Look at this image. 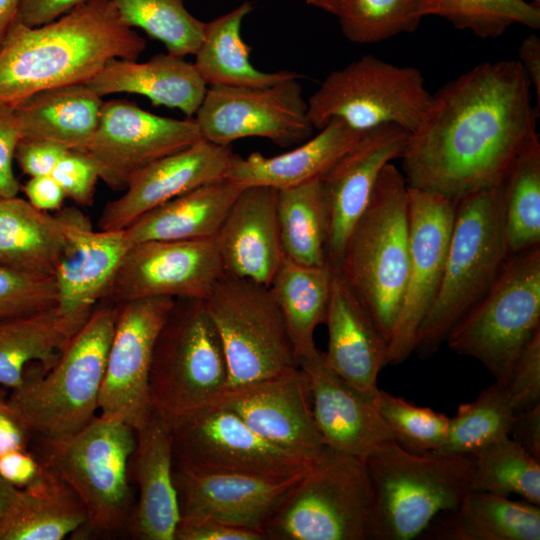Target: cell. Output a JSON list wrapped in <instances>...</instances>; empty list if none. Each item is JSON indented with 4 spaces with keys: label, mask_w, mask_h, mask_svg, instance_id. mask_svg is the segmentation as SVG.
<instances>
[{
    "label": "cell",
    "mask_w": 540,
    "mask_h": 540,
    "mask_svg": "<svg viewBox=\"0 0 540 540\" xmlns=\"http://www.w3.org/2000/svg\"><path fill=\"white\" fill-rule=\"evenodd\" d=\"M298 79L261 88L208 86L194 118L201 137L224 146L247 137L284 148L301 144L314 127Z\"/></svg>",
    "instance_id": "cell-14"
},
{
    "label": "cell",
    "mask_w": 540,
    "mask_h": 540,
    "mask_svg": "<svg viewBox=\"0 0 540 540\" xmlns=\"http://www.w3.org/2000/svg\"><path fill=\"white\" fill-rule=\"evenodd\" d=\"M510 437L540 459V404L515 413Z\"/></svg>",
    "instance_id": "cell-55"
},
{
    "label": "cell",
    "mask_w": 540,
    "mask_h": 540,
    "mask_svg": "<svg viewBox=\"0 0 540 540\" xmlns=\"http://www.w3.org/2000/svg\"><path fill=\"white\" fill-rule=\"evenodd\" d=\"M244 188L228 178L205 184L146 212L124 230L130 246L147 241L213 238Z\"/></svg>",
    "instance_id": "cell-30"
},
{
    "label": "cell",
    "mask_w": 540,
    "mask_h": 540,
    "mask_svg": "<svg viewBox=\"0 0 540 540\" xmlns=\"http://www.w3.org/2000/svg\"><path fill=\"white\" fill-rule=\"evenodd\" d=\"M508 257L501 183L458 200L442 281L420 326L414 352L424 358L439 349L488 291Z\"/></svg>",
    "instance_id": "cell-5"
},
{
    "label": "cell",
    "mask_w": 540,
    "mask_h": 540,
    "mask_svg": "<svg viewBox=\"0 0 540 540\" xmlns=\"http://www.w3.org/2000/svg\"><path fill=\"white\" fill-rule=\"evenodd\" d=\"M51 176L58 182L66 197L79 205L93 203L99 169L86 152L67 150L55 166Z\"/></svg>",
    "instance_id": "cell-48"
},
{
    "label": "cell",
    "mask_w": 540,
    "mask_h": 540,
    "mask_svg": "<svg viewBox=\"0 0 540 540\" xmlns=\"http://www.w3.org/2000/svg\"><path fill=\"white\" fill-rule=\"evenodd\" d=\"M432 100L421 72L364 55L332 71L307 100L314 129L340 119L359 131L394 124L409 134L420 124Z\"/></svg>",
    "instance_id": "cell-11"
},
{
    "label": "cell",
    "mask_w": 540,
    "mask_h": 540,
    "mask_svg": "<svg viewBox=\"0 0 540 540\" xmlns=\"http://www.w3.org/2000/svg\"><path fill=\"white\" fill-rule=\"evenodd\" d=\"M58 213L65 246L53 275L56 305L65 314L88 317L104 298L130 245L124 230H94L77 208Z\"/></svg>",
    "instance_id": "cell-24"
},
{
    "label": "cell",
    "mask_w": 540,
    "mask_h": 540,
    "mask_svg": "<svg viewBox=\"0 0 540 540\" xmlns=\"http://www.w3.org/2000/svg\"><path fill=\"white\" fill-rule=\"evenodd\" d=\"M40 440V462L83 502L89 529L112 533L128 525L132 514L128 466L136 447L135 429L101 414L76 433Z\"/></svg>",
    "instance_id": "cell-9"
},
{
    "label": "cell",
    "mask_w": 540,
    "mask_h": 540,
    "mask_svg": "<svg viewBox=\"0 0 540 540\" xmlns=\"http://www.w3.org/2000/svg\"><path fill=\"white\" fill-rule=\"evenodd\" d=\"M540 505L468 490L437 535L454 540H539Z\"/></svg>",
    "instance_id": "cell-36"
},
{
    "label": "cell",
    "mask_w": 540,
    "mask_h": 540,
    "mask_svg": "<svg viewBox=\"0 0 540 540\" xmlns=\"http://www.w3.org/2000/svg\"><path fill=\"white\" fill-rule=\"evenodd\" d=\"M277 219L285 258L305 266L328 265V221L320 178L277 190Z\"/></svg>",
    "instance_id": "cell-38"
},
{
    "label": "cell",
    "mask_w": 540,
    "mask_h": 540,
    "mask_svg": "<svg viewBox=\"0 0 540 540\" xmlns=\"http://www.w3.org/2000/svg\"><path fill=\"white\" fill-rule=\"evenodd\" d=\"M100 302L46 374L12 390L7 402L29 433L63 437L95 417L117 315L116 303Z\"/></svg>",
    "instance_id": "cell-4"
},
{
    "label": "cell",
    "mask_w": 540,
    "mask_h": 540,
    "mask_svg": "<svg viewBox=\"0 0 540 540\" xmlns=\"http://www.w3.org/2000/svg\"><path fill=\"white\" fill-rule=\"evenodd\" d=\"M135 432L136 447L132 458L139 498L128 527L136 539L175 540L180 508L173 477L170 427L152 413Z\"/></svg>",
    "instance_id": "cell-27"
},
{
    "label": "cell",
    "mask_w": 540,
    "mask_h": 540,
    "mask_svg": "<svg viewBox=\"0 0 540 540\" xmlns=\"http://www.w3.org/2000/svg\"><path fill=\"white\" fill-rule=\"evenodd\" d=\"M169 427L174 466L192 471L287 477L314 462L267 441L219 405L189 412Z\"/></svg>",
    "instance_id": "cell-13"
},
{
    "label": "cell",
    "mask_w": 540,
    "mask_h": 540,
    "mask_svg": "<svg viewBox=\"0 0 540 540\" xmlns=\"http://www.w3.org/2000/svg\"><path fill=\"white\" fill-rule=\"evenodd\" d=\"M311 392L315 425L329 449L366 460L394 442V436L367 396L339 377L315 349L298 358Z\"/></svg>",
    "instance_id": "cell-23"
},
{
    "label": "cell",
    "mask_w": 540,
    "mask_h": 540,
    "mask_svg": "<svg viewBox=\"0 0 540 540\" xmlns=\"http://www.w3.org/2000/svg\"><path fill=\"white\" fill-rule=\"evenodd\" d=\"M21 135L13 108L0 106V198L17 196L20 184L13 171Z\"/></svg>",
    "instance_id": "cell-49"
},
{
    "label": "cell",
    "mask_w": 540,
    "mask_h": 540,
    "mask_svg": "<svg viewBox=\"0 0 540 540\" xmlns=\"http://www.w3.org/2000/svg\"><path fill=\"white\" fill-rule=\"evenodd\" d=\"M23 191L26 200L44 212L60 210L66 197L61 186L51 175L30 177Z\"/></svg>",
    "instance_id": "cell-54"
},
{
    "label": "cell",
    "mask_w": 540,
    "mask_h": 540,
    "mask_svg": "<svg viewBox=\"0 0 540 540\" xmlns=\"http://www.w3.org/2000/svg\"><path fill=\"white\" fill-rule=\"evenodd\" d=\"M146 40L111 0H86L36 27L16 23L0 47V106L14 108L42 90L88 83L114 58L137 60Z\"/></svg>",
    "instance_id": "cell-2"
},
{
    "label": "cell",
    "mask_w": 540,
    "mask_h": 540,
    "mask_svg": "<svg viewBox=\"0 0 540 540\" xmlns=\"http://www.w3.org/2000/svg\"><path fill=\"white\" fill-rule=\"evenodd\" d=\"M309 6L321 9L327 13L336 15L342 0H304Z\"/></svg>",
    "instance_id": "cell-60"
},
{
    "label": "cell",
    "mask_w": 540,
    "mask_h": 540,
    "mask_svg": "<svg viewBox=\"0 0 540 540\" xmlns=\"http://www.w3.org/2000/svg\"><path fill=\"white\" fill-rule=\"evenodd\" d=\"M429 15L469 30L480 38H498L520 24L540 28V7L526 0H427Z\"/></svg>",
    "instance_id": "cell-44"
},
{
    "label": "cell",
    "mask_w": 540,
    "mask_h": 540,
    "mask_svg": "<svg viewBox=\"0 0 540 540\" xmlns=\"http://www.w3.org/2000/svg\"><path fill=\"white\" fill-rule=\"evenodd\" d=\"M87 521L80 498L43 465L36 481L20 489L11 507L0 517V540H62Z\"/></svg>",
    "instance_id": "cell-32"
},
{
    "label": "cell",
    "mask_w": 540,
    "mask_h": 540,
    "mask_svg": "<svg viewBox=\"0 0 540 540\" xmlns=\"http://www.w3.org/2000/svg\"><path fill=\"white\" fill-rule=\"evenodd\" d=\"M540 330V247L510 255L482 298L447 339L454 352L477 359L506 384L522 350Z\"/></svg>",
    "instance_id": "cell-10"
},
{
    "label": "cell",
    "mask_w": 540,
    "mask_h": 540,
    "mask_svg": "<svg viewBox=\"0 0 540 540\" xmlns=\"http://www.w3.org/2000/svg\"><path fill=\"white\" fill-rule=\"evenodd\" d=\"M87 85L100 97L142 95L153 105L178 109L188 118L195 116L207 90L193 63L169 52L145 62L114 58Z\"/></svg>",
    "instance_id": "cell-29"
},
{
    "label": "cell",
    "mask_w": 540,
    "mask_h": 540,
    "mask_svg": "<svg viewBox=\"0 0 540 540\" xmlns=\"http://www.w3.org/2000/svg\"><path fill=\"white\" fill-rule=\"evenodd\" d=\"M175 299H136L117 304L99 397L101 414L122 420L133 429L152 415L149 374L158 333Z\"/></svg>",
    "instance_id": "cell-16"
},
{
    "label": "cell",
    "mask_w": 540,
    "mask_h": 540,
    "mask_svg": "<svg viewBox=\"0 0 540 540\" xmlns=\"http://www.w3.org/2000/svg\"><path fill=\"white\" fill-rule=\"evenodd\" d=\"M532 3L540 7V0H533Z\"/></svg>",
    "instance_id": "cell-61"
},
{
    "label": "cell",
    "mask_w": 540,
    "mask_h": 540,
    "mask_svg": "<svg viewBox=\"0 0 540 540\" xmlns=\"http://www.w3.org/2000/svg\"><path fill=\"white\" fill-rule=\"evenodd\" d=\"M428 15L427 0H342L335 16L347 40L372 44L415 31Z\"/></svg>",
    "instance_id": "cell-43"
},
{
    "label": "cell",
    "mask_w": 540,
    "mask_h": 540,
    "mask_svg": "<svg viewBox=\"0 0 540 540\" xmlns=\"http://www.w3.org/2000/svg\"><path fill=\"white\" fill-rule=\"evenodd\" d=\"M43 465L26 449L0 455V476L12 486L23 489L40 476Z\"/></svg>",
    "instance_id": "cell-52"
},
{
    "label": "cell",
    "mask_w": 540,
    "mask_h": 540,
    "mask_svg": "<svg viewBox=\"0 0 540 540\" xmlns=\"http://www.w3.org/2000/svg\"><path fill=\"white\" fill-rule=\"evenodd\" d=\"M264 532L217 521H180L175 540H264Z\"/></svg>",
    "instance_id": "cell-51"
},
{
    "label": "cell",
    "mask_w": 540,
    "mask_h": 540,
    "mask_svg": "<svg viewBox=\"0 0 540 540\" xmlns=\"http://www.w3.org/2000/svg\"><path fill=\"white\" fill-rule=\"evenodd\" d=\"M69 150L51 141L20 138L14 159L29 177L51 175L60 158Z\"/></svg>",
    "instance_id": "cell-50"
},
{
    "label": "cell",
    "mask_w": 540,
    "mask_h": 540,
    "mask_svg": "<svg viewBox=\"0 0 540 540\" xmlns=\"http://www.w3.org/2000/svg\"><path fill=\"white\" fill-rule=\"evenodd\" d=\"M227 383L224 349L204 299H175L154 345L149 374L152 412L170 425L211 404Z\"/></svg>",
    "instance_id": "cell-8"
},
{
    "label": "cell",
    "mask_w": 540,
    "mask_h": 540,
    "mask_svg": "<svg viewBox=\"0 0 540 540\" xmlns=\"http://www.w3.org/2000/svg\"><path fill=\"white\" fill-rule=\"evenodd\" d=\"M54 277L14 271L0 266V321L56 305Z\"/></svg>",
    "instance_id": "cell-46"
},
{
    "label": "cell",
    "mask_w": 540,
    "mask_h": 540,
    "mask_svg": "<svg viewBox=\"0 0 540 540\" xmlns=\"http://www.w3.org/2000/svg\"><path fill=\"white\" fill-rule=\"evenodd\" d=\"M263 531L271 540L373 539V492L365 461L326 447Z\"/></svg>",
    "instance_id": "cell-7"
},
{
    "label": "cell",
    "mask_w": 540,
    "mask_h": 540,
    "mask_svg": "<svg viewBox=\"0 0 540 540\" xmlns=\"http://www.w3.org/2000/svg\"><path fill=\"white\" fill-rule=\"evenodd\" d=\"M373 400L395 442L402 448L415 453L439 451L442 448L450 420L445 414L380 389Z\"/></svg>",
    "instance_id": "cell-45"
},
{
    "label": "cell",
    "mask_w": 540,
    "mask_h": 540,
    "mask_svg": "<svg viewBox=\"0 0 540 540\" xmlns=\"http://www.w3.org/2000/svg\"><path fill=\"white\" fill-rule=\"evenodd\" d=\"M515 411L506 385L495 381L472 402L459 405L450 418L446 439L439 451L474 455L510 437Z\"/></svg>",
    "instance_id": "cell-40"
},
{
    "label": "cell",
    "mask_w": 540,
    "mask_h": 540,
    "mask_svg": "<svg viewBox=\"0 0 540 540\" xmlns=\"http://www.w3.org/2000/svg\"><path fill=\"white\" fill-rule=\"evenodd\" d=\"M335 271L283 258L269 288L282 312L297 359L316 349L314 332L325 322Z\"/></svg>",
    "instance_id": "cell-37"
},
{
    "label": "cell",
    "mask_w": 540,
    "mask_h": 540,
    "mask_svg": "<svg viewBox=\"0 0 540 540\" xmlns=\"http://www.w3.org/2000/svg\"><path fill=\"white\" fill-rule=\"evenodd\" d=\"M65 246L59 213L36 209L18 196L0 198V266L53 277Z\"/></svg>",
    "instance_id": "cell-33"
},
{
    "label": "cell",
    "mask_w": 540,
    "mask_h": 540,
    "mask_svg": "<svg viewBox=\"0 0 540 540\" xmlns=\"http://www.w3.org/2000/svg\"><path fill=\"white\" fill-rule=\"evenodd\" d=\"M194 119L160 116L125 99L103 101L94 136L86 149L100 179L113 190L125 189L146 165L200 140Z\"/></svg>",
    "instance_id": "cell-17"
},
{
    "label": "cell",
    "mask_w": 540,
    "mask_h": 540,
    "mask_svg": "<svg viewBox=\"0 0 540 540\" xmlns=\"http://www.w3.org/2000/svg\"><path fill=\"white\" fill-rule=\"evenodd\" d=\"M409 133L394 124L366 131L321 178L328 221L327 263L338 271L348 237L383 168L400 158Z\"/></svg>",
    "instance_id": "cell-20"
},
{
    "label": "cell",
    "mask_w": 540,
    "mask_h": 540,
    "mask_svg": "<svg viewBox=\"0 0 540 540\" xmlns=\"http://www.w3.org/2000/svg\"><path fill=\"white\" fill-rule=\"evenodd\" d=\"M252 9V3L245 1L229 12L205 22L193 65L207 87L261 88L301 78L296 72H264L252 65L249 57L251 48L241 34L243 20Z\"/></svg>",
    "instance_id": "cell-34"
},
{
    "label": "cell",
    "mask_w": 540,
    "mask_h": 540,
    "mask_svg": "<svg viewBox=\"0 0 540 540\" xmlns=\"http://www.w3.org/2000/svg\"><path fill=\"white\" fill-rule=\"evenodd\" d=\"M304 472L263 477L205 473L174 466L180 521L210 520L264 532L269 516Z\"/></svg>",
    "instance_id": "cell-21"
},
{
    "label": "cell",
    "mask_w": 540,
    "mask_h": 540,
    "mask_svg": "<svg viewBox=\"0 0 540 540\" xmlns=\"http://www.w3.org/2000/svg\"><path fill=\"white\" fill-rule=\"evenodd\" d=\"M204 301L224 349L226 388L299 366L286 322L269 286L223 274Z\"/></svg>",
    "instance_id": "cell-12"
},
{
    "label": "cell",
    "mask_w": 540,
    "mask_h": 540,
    "mask_svg": "<svg viewBox=\"0 0 540 540\" xmlns=\"http://www.w3.org/2000/svg\"><path fill=\"white\" fill-rule=\"evenodd\" d=\"M121 20L160 41L167 52L194 55L203 37L205 22L193 16L185 0H111Z\"/></svg>",
    "instance_id": "cell-42"
},
{
    "label": "cell",
    "mask_w": 540,
    "mask_h": 540,
    "mask_svg": "<svg viewBox=\"0 0 540 540\" xmlns=\"http://www.w3.org/2000/svg\"><path fill=\"white\" fill-rule=\"evenodd\" d=\"M408 208V275L389 338L387 364H400L415 350L420 326L442 281L456 202L408 186Z\"/></svg>",
    "instance_id": "cell-15"
},
{
    "label": "cell",
    "mask_w": 540,
    "mask_h": 540,
    "mask_svg": "<svg viewBox=\"0 0 540 540\" xmlns=\"http://www.w3.org/2000/svg\"><path fill=\"white\" fill-rule=\"evenodd\" d=\"M88 317L65 314L54 305L0 321V385L21 386L32 361L52 367Z\"/></svg>",
    "instance_id": "cell-35"
},
{
    "label": "cell",
    "mask_w": 540,
    "mask_h": 540,
    "mask_svg": "<svg viewBox=\"0 0 540 540\" xmlns=\"http://www.w3.org/2000/svg\"><path fill=\"white\" fill-rule=\"evenodd\" d=\"M408 184L391 162L353 227L338 272L389 343L409 265Z\"/></svg>",
    "instance_id": "cell-3"
},
{
    "label": "cell",
    "mask_w": 540,
    "mask_h": 540,
    "mask_svg": "<svg viewBox=\"0 0 540 540\" xmlns=\"http://www.w3.org/2000/svg\"><path fill=\"white\" fill-rule=\"evenodd\" d=\"M28 434L7 400L0 396V455L12 450L26 449Z\"/></svg>",
    "instance_id": "cell-56"
},
{
    "label": "cell",
    "mask_w": 540,
    "mask_h": 540,
    "mask_svg": "<svg viewBox=\"0 0 540 540\" xmlns=\"http://www.w3.org/2000/svg\"><path fill=\"white\" fill-rule=\"evenodd\" d=\"M20 489L12 486L0 476V517H2L16 500Z\"/></svg>",
    "instance_id": "cell-59"
},
{
    "label": "cell",
    "mask_w": 540,
    "mask_h": 540,
    "mask_svg": "<svg viewBox=\"0 0 540 540\" xmlns=\"http://www.w3.org/2000/svg\"><path fill=\"white\" fill-rule=\"evenodd\" d=\"M211 404L231 410L262 438L306 459L315 461L326 450L313 419L308 378L299 366L227 387Z\"/></svg>",
    "instance_id": "cell-19"
},
{
    "label": "cell",
    "mask_w": 540,
    "mask_h": 540,
    "mask_svg": "<svg viewBox=\"0 0 540 540\" xmlns=\"http://www.w3.org/2000/svg\"><path fill=\"white\" fill-rule=\"evenodd\" d=\"M527 75L531 86L536 90L537 103H540V38L530 34L520 44L518 60Z\"/></svg>",
    "instance_id": "cell-57"
},
{
    "label": "cell",
    "mask_w": 540,
    "mask_h": 540,
    "mask_svg": "<svg viewBox=\"0 0 540 540\" xmlns=\"http://www.w3.org/2000/svg\"><path fill=\"white\" fill-rule=\"evenodd\" d=\"M505 385L515 413L540 404V330L520 353Z\"/></svg>",
    "instance_id": "cell-47"
},
{
    "label": "cell",
    "mask_w": 540,
    "mask_h": 540,
    "mask_svg": "<svg viewBox=\"0 0 540 540\" xmlns=\"http://www.w3.org/2000/svg\"><path fill=\"white\" fill-rule=\"evenodd\" d=\"M103 100L87 83L39 91L13 108L21 138L85 152L97 129Z\"/></svg>",
    "instance_id": "cell-31"
},
{
    "label": "cell",
    "mask_w": 540,
    "mask_h": 540,
    "mask_svg": "<svg viewBox=\"0 0 540 540\" xmlns=\"http://www.w3.org/2000/svg\"><path fill=\"white\" fill-rule=\"evenodd\" d=\"M20 0H0V47L19 21Z\"/></svg>",
    "instance_id": "cell-58"
},
{
    "label": "cell",
    "mask_w": 540,
    "mask_h": 540,
    "mask_svg": "<svg viewBox=\"0 0 540 540\" xmlns=\"http://www.w3.org/2000/svg\"><path fill=\"white\" fill-rule=\"evenodd\" d=\"M327 365L361 393L374 397L381 369L387 365L388 341L353 293L335 271L325 322Z\"/></svg>",
    "instance_id": "cell-26"
},
{
    "label": "cell",
    "mask_w": 540,
    "mask_h": 540,
    "mask_svg": "<svg viewBox=\"0 0 540 540\" xmlns=\"http://www.w3.org/2000/svg\"><path fill=\"white\" fill-rule=\"evenodd\" d=\"M508 255L540 247V142L536 134L511 163L502 182Z\"/></svg>",
    "instance_id": "cell-39"
},
{
    "label": "cell",
    "mask_w": 540,
    "mask_h": 540,
    "mask_svg": "<svg viewBox=\"0 0 540 540\" xmlns=\"http://www.w3.org/2000/svg\"><path fill=\"white\" fill-rule=\"evenodd\" d=\"M223 274L269 286L284 255L277 219V190L244 187L214 236Z\"/></svg>",
    "instance_id": "cell-25"
},
{
    "label": "cell",
    "mask_w": 540,
    "mask_h": 540,
    "mask_svg": "<svg viewBox=\"0 0 540 540\" xmlns=\"http://www.w3.org/2000/svg\"><path fill=\"white\" fill-rule=\"evenodd\" d=\"M222 275L214 237L142 242L128 248L102 301L205 299Z\"/></svg>",
    "instance_id": "cell-18"
},
{
    "label": "cell",
    "mask_w": 540,
    "mask_h": 540,
    "mask_svg": "<svg viewBox=\"0 0 540 540\" xmlns=\"http://www.w3.org/2000/svg\"><path fill=\"white\" fill-rule=\"evenodd\" d=\"M469 490L509 497L512 494L540 505V459L511 437L473 455Z\"/></svg>",
    "instance_id": "cell-41"
},
{
    "label": "cell",
    "mask_w": 540,
    "mask_h": 540,
    "mask_svg": "<svg viewBox=\"0 0 540 540\" xmlns=\"http://www.w3.org/2000/svg\"><path fill=\"white\" fill-rule=\"evenodd\" d=\"M233 151L201 138L138 170L125 192L108 202L98 229L123 230L151 209L195 188L226 178Z\"/></svg>",
    "instance_id": "cell-22"
},
{
    "label": "cell",
    "mask_w": 540,
    "mask_h": 540,
    "mask_svg": "<svg viewBox=\"0 0 540 540\" xmlns=\"http://www.w3.org/2000/svg\"><path fill=\"white\" fill-rule=\"evenodd\" d=\"M366 131H359L340 119L330 120L319 133L285 153L266 157L252 152L247 157L234 153L226 178L246 186L276 190L321 178Z\"/></svg>",
    "instance_id": "cell-28"
},
{
    "label": "cell",
    "mask_w": 540,
    "mask_h": 540,
    "mask_svg": "<svg viewBox=\"0 0 540 540\" xmlns=\"http://www.w3.org/2000/svg\"><path fill=\"white\" fill-rule=\"evenodd\" d=\"M531 87L511 59L481 63L443 85L400 157L408 186L457 202L499 185L537 134Z\"/></svg>",
    "instance_id": "cell-1"
},
{
    "label": "cell",
    "mask_w": 540,
    "mask_h": 540,
    "mask_svg": "<svg viewBox=\"0 0 540 540\" xmlns=\"http://www.w3.org/2000/svg\"><path fill=\"white\" fill-rule=\"evenodd\" d=\"M373 492V539L410 540L469 490L473 455L415 453L395 441L365 460Z\"/></svg>",
    "instance_id": "cell-6"
},
{
    "label": "cell",
    "mask_w": 540,
    "mask_h": 540,
    "mask_svg": "<svg viewBox=\"0 0 540 540\" xmlns=\"http://www.w3.org/2000/svg\"><path fill=\"white\" fill-rule=\"evenodd\" d=\"M86 0H20L19 22L36 27L52 22Z\"/></svg>",
    "instance_id": "cell-53"
}]
</instances>
